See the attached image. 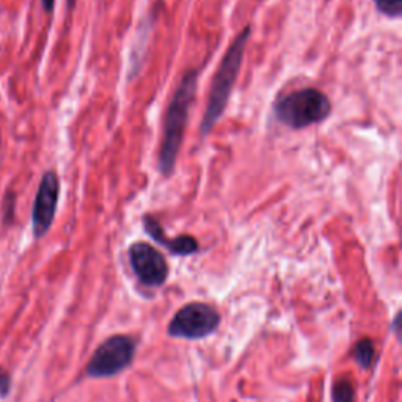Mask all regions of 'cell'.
I'll return each mask as SVG.
<instances>
[{"mask_svg": "<svg viewBox=\"0 0 402 402\" xmlns=\"http://www.w3.org/2000/svg\"><path fill=\"white\" fill-rule=\"evenodd\" d=\"M198 76V70H192L184 74L180 85L176 87L173 98L168 104L165 116H163L162 143L158 159V168L162 176H171L175 171L190 109L195 102Z\"/></svg>", "mask_w": 402, "mask_h": 402, "instance_id": "cell-1", "label": "cell"}, {"mask_svg": "<svg viewBox=\"0 0 402 402\" xmlns=\"http://www.w3.org/2000/svg\"><path fill=\"white\" fill-rule=\"evenodd\" d=\"M251 35V27L247 26L244 31L236 36L232 46L228 48L227 54L223 55L222 62L217 68V72L214 74L212 87L210 93V101H207L206 112L203 120H201L200 132L201 136H210L214 126L225 114L227 104L232 96L233 88L236 85V79L241 72V66L244 62L245 48H247V41Z\"/></svg>", "mask_w": 402, "mask_h": 402, "instance_id": "cell-2", "label": "cell"}, {"mask_svg": "<svg viewBox=\"0 0 402 402\" xmlns=\"http://www.w3.org/2000/svg\"><path fill=\"white\" fill-rule=\"evenodd\" d=\"M277 120L294 131L325 121L332 114L329 96L317 88H300L273 104Z\"/></svg>", "mask_w": 402, "mask_h": 402, "instance_id": "cell-3", "label": "cell"}, {"mask_svg": "<svg viewBox=\"0 0 402 402\" xmlns=\"http://www.w3.org/2000/svg\"><path fill=\"white\" fill-rule=\"evenodd\" d=\"M137 351V341L129 335H115L96 349L87 364V376L92 379H107L129 368Z\"/></svg>", "mask_w": 402, "mask_h": 402, "instance_id": "cell-4", "label": "cell"}, {"mask_svg": "<svg viewBox=\"0 0 402 402\" xmlns=\"http://www.w3.org/2000/svg\"><path fill=\"white\" fill-rule=\"evenodd\" d=\"M220 315L215 307L203 302H192L183 307L168 324V335L173 338L203 339L217 330Z\"/></svg>", "mask_w": 402, "mask_h": 402, "instance_id": "cell-5", "label": "cell"}, {"mask_svg": "<svg viewBox=\"0 0 402 402\" xmlns=\"http://www.w3.org/2000/svg\"><path fill=\"white\" fill-rule=\"evenodd\" d=\"M129 263L143 286L159 288L168 278V264L162 253L146 242H136L129 249Z\"/></svg>", "mask_w": 402, "mask_h": 402, "instance_id": "cell-6", "label": "cell"}, {"mask_svg": "<svg viewBox=\"0 0 402 402\" xmlns=\"http://www.w3.org/2000/svg\"><path fill=\"white\" fill-rule=\"evenodd\" d=\"M58 195H60V181L55 171H46L41 178L38 192H36L33 211H32V227L36 239L46 234L52 223H54Z\"/></svg>", "mask_w": 402, "mask_h": 402, "instance_id": "cell-7", "label": "cell"}, {"mask_svg": "<svg viewBox=\"0 0 402 402\" xmlns=\"http://www.w3.org/2000/svg\"><path fill=\"white\" fill-rule=\"evenodd\" d=\"M143 228L153 241L161 244L162 247H165L170 253H173V255L189 256V255H195V253L200 250L197 239L192 236L183 234L180 237H175V239H170V237H167L165 232L162 229L161 223L154 217H151V215H145L143 217Z\"/></svg>", "mask_w": 402, "mask_h": 402, "instance_id": "cell-8", "label": "cell"}, {"mask_svg": "<svg viewBox=\"0 0 402 402\" xmlns=\"http://www.w3.org/2000/svg\"><path fill=\"white\" fill-rule=\"evenodd\" d=\"M354 359L362 368L364 369L371 368V364L374 363V359H376L374 342H372L369 338L360 339L359 342H357V346L354 347Z\"/></svg>", "mask_w": 402, "mask_h": 402, "instance_id": "cell-9", "label": "cell"}, {"mask_svg": "<svg viewBox=\"0 0 402 402\" xmlns=\"http://www.w3.org/2000/svg\"><path fill=\"white\" fill-rule=\"evenodd\" d=\"M333 402H355V390L347 379H341L333 385L332 391Z\"/></svg>", "mask_w": 402, "mask_h": 402, "instance_id": "cell-10", "label": "cell"}, {"mask_svg": "<svg viewBox=\"0 0 402 402\" xmlns=\"http://www.w3.org/2000/svg\"><path fill=\"white\" fill-rule=\"evenodd\" d=\"M379 13L384 16L396 19L402 14V0H372Z\"/></svg>", "mask_w": 402, "mask_h": 402, "instance_id": "cell-11", "label": "cell"}, {"mask_svg": "<svg viewBox=\"0 0 402 402\" xmlns=\"http://www.w3.org/2000/svg\"><path fill=\"white\" fill-rule=\"evenodd\" d=\"M11 389V377L9 372H5L0 369V398H5L9 396Z\"/></svg>", "mask_w": 402, "mask_h": 402, "instance_id": "cell-12", "label": "cell"}, {"mask_svg": "<svg viewBox=\"0 0 402 402\" xmlns=\"http://www.w3.org/2000/svg\"><path fill=\"white\" fill-rule=\"evenodd\" d=\"M41 4H43L44 10H46L48 13H52V10H54V5H55V0H41Z\"/></svg>", "mask_w": 402, "mask_h": 402, "instance_id": "cell-13", "label": "cell"}, {"mask_svg": "<svg viewBox=\"0 0 402 402\" xmlns=\"http://www.w3.org/2000/svg\"><path fill=\"white\" fill-rule=\"evenodd\" d=\"M76 2H77V0H68V6H70V9H72L74 4H76Z\"/></svg>", "mask_w": 402, "mask_h": 402, "instance_id": "cell-14", "label": "cell"}]
</instances>
